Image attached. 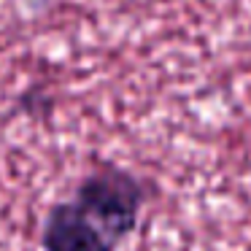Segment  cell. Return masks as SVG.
I'll list each match as a JSON object with an SVG mask.
<instances>
[{"label":"cell","instance_id":"obj_1","mask_svg":"<svg viewBox=\"0 0 251 251\" xmlns=\"http://www.w3.org/2000/svg\"><path fill=\"white\" fill-rule=\"evenodd\" d=\"M149 192V184L135 173L119 165H100L78 181L73 202L119 246L138 227Z\"/></svg>","mask_w":251,"mask_h":251},{"label":"cell","instance_id":"obj_2","mask_svg":"<svg viewBox=\"0 0 251 251\" xmlns=\"http://www.w3.org/2000/svg\"><path fill=\"white\" fill-rule=\"evenodd\" d=\"M41 243L46 251H116V243L73 200L54 202L44 219Z\"/></svg>","mask_w":251,"mask_h":251}]
</instances>
